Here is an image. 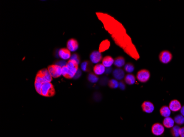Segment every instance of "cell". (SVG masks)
Returning a JSON list of instances; mask_svg holds the SVG:
<instances>
[{
	"instance_id": "d6a6232c",
	"label": "cell",
	"mask_w": 184,
	"mask_h": 137,
	"mask_svg": "<svg viewBox=\"0 0 184 137\" xmlns=\"http://www.w3.org/2000/svg\"><path fill=\"white\" fill-rule=\"evenodd\" d=\"M125 84L124 82H122V81H120L119 82V88H120L121 90H122V91H124L125 89Z\"/></svg>"
},
{
	"instance_id": "ac0fdd59",
	"label": "cell",
	"mask_w": 184,
	"mask_h": 137,
	"mask_svg": "<svg viewBox=\"0 0 184 137\" xmlns=\"http://www.w3.org/2000/svg\"><path fill=\"white\" fill-rule=\"evenodd\" d=\"M62 75L66 78L71 79V78H74L75 74H74L71 71H70L69 69L67 68V66H65L63 68H62Z\"/></svg>"
},
{
	"instance_id": "4316f807",
	"label": "cell",
	"mask_w": 184,
	"mask_h": 137,
	"mask_svg": "<svg viewBox=\"0 0 184 137\" xmlns=\"http://www.w3.org/2000/svg\"><path fill=\"white\" fill-rule=\"evenodd\" d=\"M109 80L108 78L106 76H102L99 81V84L103 86H106V85H108L109 83Z\"/></svg>"
},
{
	"instance_id": "30bf717a",
	"label": "cell",
	"mask_w": 184,
	"mask_h": 137,
	"mask_svg": "<svg viewBox=\"0 0 184 137\" xmlns=\"http://www.w3.org/2000/svg\"><path fill=\"white\" fill-rule=\"evenodd\" d=\"M182 106L179 101L177 99H173L170 101L169 108L171 111L173 112H178L181 109Z\"/></svg>"
},
{
	"instance_id": "603a6c76",
	"label": "cell",
	"mask_w": 184,
	"mask_h": 137,
	"mask_svg": "<svg viewBox=\"0 0 184 137\" xmlns=\"http://www.w3.org/2000/svg\"><path fill=\"white\" fill-rule=\"evenodd\" d=\"M87 78L89 82L93 83H97L99 80V78H98V76L96 75L95 73H91L88 74Z\"/></svg>"
},
{
	"instance_id": "f1b7e54d",
	"label": "cell",
	"mask_w": 184,
	"mask_h": 137,
	"mask_svg": "<svg viewBox=\"0 0 184 137\" xmlns=\"http://www.w3.org/2000/svg\"><path fill=\"white\" fill-rule=\"evenodd\" d=\"M69 59L73 60L76 61L78 64H79V63H80V57H79V55L78 54H76V53H74L72 55Z\"/></svg>"
},
{
	"instance_id": "5b68a950",
	"label": "cell",
	"mask_w": 184,
	"mask_h": 137,
	"mask_svg": "<svg viewBox=\"0 0 184 137\" xmlns=\"http://www.w3.org/2000/svg\"><path fill=\"white\" fill-rule=\"evenodd\" d=\"M165 131L163 124L161 123H155L152 125L151 131L152 134L156 136H161Z\"/></svg>"
},
{
	"instance_id": "e575fe53",
	"label": "cell",
	"mask_w": 184,
	"mask_h": 137,
	"mask_svg": "<svg viewBox=\"0 0 184 137\" xmlns=\"http://www.w3.org/2000/svg\"><path fill=\"white\" fill-rule=\"evenodd\" d=\"M180 137H184V127H183L180 128Z\"/></svg>"
},
{
	"instance_id": "d4e9b609",
	"label": "cell",
	"mask_w": 184,
	"mask_h": 137,
	"mask_svg": "<svg viewBox=\"0 0 184 137\" xmlns=\"http://www.w3.org/2000/svg\"><path fill=\"white\" fill-rule=\"evenodd\" d=\"M108 86L112 89H116L119 87V82L115 78L114 79H111L110 80H109Z\"/></svg>"
},
{
	"instance_id": "4fadbf2b",
	"label": "cell",
	"mask_w": 184,
	"mask_h": 137,
	"mask_svg": "<svg viewBox=\"0 0 184 137\" xmlns=\"http://www.w3.org/2000/svg\"><path fill=\"white\" fill-rule=\"evenodd\" d=\"M113 76L117 81H121L125 78V71L121 68H115L113 71Z\"/></svg>"
},
{
	"instance_id": "ffe728a7",
	"label": "cell",
	"mask_w": 184,
	"mask_h": 137,
	"mask_svg": "<svg viewBox=\"0 0 184 137\" xmlns=\"http://www.w3.org/2000/svg\"><path fill=\"white\" fill-rule=\"evenodd\" d=\"M124 81L128 85H133L136 82V78L133 74L129 73L125 76Z\"/></svg>"
},
{
	"instance_id": "d6986e66",
	"label": "cell",
	"mask_w": 184,
	"mask_h": 137,
	"mask_svg": "<svg viewBox=\"0 0 184 137\" xmlns=\"http://www.w3.org/2000/svg\"><path fill=\"white\" fill-rule=\"evenodd\" d=\"M160 114L161 115V116L164 117H170L171 115V110H170L169 106L166 105H164L161 106V108L159 110Z\"/></svg>"
},
{
	"instance_id": "484cf974",
	"label": "cell",
	"mask_w": 184,
	"mask_h": 137,
	"mask_svg": "<svg viewBox=\"0 0 184 137\" xmlns=\"http://www.w3.org/2000/svg\"><path fill=\"white\" fill-rule=\"evenodd\" d=\"M124 69L126 72L128 73H132V72H134V64L131 63H127L125 65Z\"/></svg>"
},
{
	"instance_id": "7402d4cb",
	"label": "cell",
	"mask_w": 184,
	"mask_h": 137,
	"mask_svg": "<svg viewBox=\"0 0 184 137\" xmlns=\"http://www.w3.org/2000/svg\"><path fill=\"white\" fill-rule=\"evenodd\" d=\"M180 128L181 127H180L179 126L174 125V126L170 129V133L171 136L173 137H179Z\"/></svg>"
},
{
	"instance_id": "8992f818",
	"label": "cell",
	"mask_w": 184,
	"mask_h": 137,
	"mask_svg": "<svg viewBox=\"0 0 184 137\" xmlns=\"http://www.w3.org/2000/svg\"><path fill=\"white\" fill-rule=\"evenodd\" d=\"M89 58L92 64H98L102 60V55L100 51L94 50L91 53Z\"/></svg>"
},
{
	"instance_id": "7c38bea8",
	"label": "cell",
	"mask_w": 184,
	"mask_h": 137,
	"mask_svg": "<svg viewBox=\"0 0 184 137\" xmlns=\"http://www.w3.org/2000/svg\"><path fill=\"white\" fill-rule=\"evenodd\" d=\"M67 68L74 74H76L78 70V64L74 60L69 59L66 65Z\"/></svg>"
},
{
	"instance_id": "8fae6325",
	"label": "cell",
	"mask_w": 184,
	"mask_h": 137,
	"mask_svg": "<svg viewBox=\"0 0 184 137\" xmlns=\"http://www.w3.org/2000/svg\"><path fill=\"white\" fill-rule=\"evenodd\" d=\"M59 58L64 60L69 59L71 57V52L67 48H61L59 50Z\"/></svg>"
},
{
	"instance_id": "cb8c5ba5",
	"label": "cell",
	"mask_w": 184,
	"mask_h": 137,
	"mask_svg": "<svg viewBox=\"0 0 184 137\" xmlns=\"http://www.w3.org/2000/svg\"><path fill=\"white\" fill-rule=\"evenodd\" d=\"M174 120L175 123L178 126H181L184 124V116L182 115H178L175 116Z\"/></svg>"
},
{
	"instance_id": "9c48e42d",
	"label": "cell",
	"mask_w": 184,
	"mask_h": 137,
	"mask_svg": "<svg viewBox=\"0 0 184 137\" xmlns=\"http://www.w3.org/2000/svg\"><path fill=\"white\" fill-rule=\"evenodd\" d=\"M38 73L39 74L42 78H43L45 82H51L52 80V77L50 73L47 68H42V70H39L38 72Z\"/></svg>"
},
{
	"instance_id": "7a4b0ae2",
	"label": "cell",
	"mask_w": 184,
	"mask_h": 137,
	"mask_svg": "<svg viewBox=\"0 0 184 137\" xmlns=\"http://www.w3.org/2000/svg\"><path fill=\"white\" fill-rule=\"evenodd\" d=\"M151 78V73L147 69H142L138 71L136 75V78L141 83L148 82Z\"/></svg>"
},
{
	"instance_id": "e0dca14e",
	"label": "cell",
	"mask_w": 184,
	"mask_h": 137,
	"mask_svg": "<svg viewBox=\"0 0 184 137\" xmlns=\"http://www.w3.org/2000/svg\"><path fill=\"white\" fill-rule=\"evenodd\" d=\"M92 63L89 61H84L81 65V68L84 72H90L92 70Z\"/></svg>"
},
{
	"instance_id": "83f0119b",
	"label": "cell",
	"mask_w": 184,
	"mask_h": 137,
	"mask_svg": "<svg viewBox=\"0 0 184 137\" xmlns=\"http://www.w3.org/2000/svg\"><path fill=\"white\" fill-rule=\"evenodd\" d=\"M42 83L35 81V83H34V86H35V90H36L37 93H38L39 94H40V95L42 94Z\"/></svg>"
},
{
	"instance_id": "5bb4252c",
	"label": "cell",
	"mask_w": 184,
	"mask_h": 137,
	"mask_svg": "<svg viewBox=\"0 0 184 137\" xmlns=\"http://www.w3.org/2000/svg\"><path fill=\"white\" fill-rule=\"evenodd\" d=\"M106 68L102 64H96L93 67V71L97 76H100L105 73Z\"/></svg>"
},
{
	"instance_id": "52a82bcc",
	"label": "cell",
	"mask_w": 184,
	"mask_h": 137,
	"mask_svg": "<svg viewBox=\"0 0 184 137\" xmlns=\"http://www.w3.org/2000/svg\"><path fill=\"white\" fill-rule=\"evenodd\" d=\"M141 108L143 111L147 114L152 113L154 110V105L149 101H144L143 102Z\"/></svg>"
},
{
	"instance_id": "44dd1931",
	"label": "cell",
	"mask_w": 184,
	"mask_h": 137,
	"mask_svg": "<svg viewBox=\"0 0 184 137\" xmlns=\"http://www.w3.org/2000/svg\"><path fill=\"white\" fill-rule=\"evenodd\" d=\"M114 64L115 66H116L118 68H122L125 64V60L124 58L121 56L116 58L114 59Z\"/></svg>"
},
{
	"instance_id": "d590c367",
	"label": "cell",
	"mask_w": 184,
	"mask_h": 137,
	"mask_svg": "<svg viewBox=\"0 0 184 137\" xmlns=\"http://www.w3.org/2000/svg\"><path fill=\"white\" fill-rule=\"evenodd\" d=\"M180 111L181 115H182L183 116H184V105L181 107V109H180Z\"/></svg>"
},
{
	"instance_id": "ba28073f",
	"label": "cell",
	"mask_w": 184,
	"mask_h": 137,
	"mask_svg": "<svg viewBox=\"0 0 184 137\" xmlns=\"http://www.w3.org/2000/svg\"><path fill=\"white\" fill-rule=\"evenodd\" d=\"M79 48L78 41L74 38H71L67 43V48L72 52H76Z\"/></svg>"
},
{
	"instance_id": "1f68e13d",
	"label": "cell",
	"mask_w": 184,
	"mask_h": 137,
	"mask_svg": "<svg viewBox=\"0 0 184 137\" xmlns=\"http://www.w3.org/2000/svg\"><path fill=\"white\" fill-rule=\"evenodd\" d=\"M99 93H98V92L94 93V96H93V98H94V101H100L101 100V96H98L99 95Z\"/></svg>"
},
{
	"instance_id": "9a60e30c",
	"label": "cell",
	"mask_w": 184,
	"mask_h": 137,
	"mask_svg": "<svg viewBox=\"0 0 184 137\" xmlns=\"http://www.w3.org/2000/svg\"><path fill=\"white\" fill-rule=\"evenodd\" d=\"M114 59L111 56H106L102 60V63L105 68H110L114 64Z\"/></svg>"
},
{
	"instance_id": "3957f363",
	"label": "cell",
	"mask_w": 184,
	"mask_h": 137,
	"mask_svg": "<svg viewBox=\"0 0 184 137\" xmlns=\"http://www.w3.org/2000/svg\"><path fill=\"white\" fill-rule=\"evenodd\" d=\"M159 59L161 63L164 64H168L173 59V55L169 50H163L159 55Z\"/></svg>"
},
{
	"instance_id": "4dcf8cb0",
	"label": "cell",
	"mask_w": 184,
	"mask_h": 137,
	"mask_svg": "<svg viewBox=\"0 0 184 137\" xmlns=\"http://www.w3.org/2000/svg\"><path fill=\"white\" fill-rule=\"evenodd\" d=\"M81 75H82V71H81V70L79 68H78V71H77V73L75 74L74 78L75 79V80L78 79L81 76Z\"/></svg>"
},
{
	"instance_id": "f546056e",
	"label": "cell",
	"mask_w": 184,
	"mask_h": 137,
	"mask_svg": "<svg viewBox=\"0 0 184 137\" xmlns=\"http://www.w3.org/2000/svg\"><path fill=\"white\" fill-rule=\"evenodd\" d=\"M67 63V62H66L65 60H58V61H57V62H56L55 65H57L61 67V68H63L64 66H66Z\"/></svg>"
},
{
	"instance_id": "836d02e7",
	"label": "cell",
	"mask_w": 184,
	"mask_h": 137,
	"mask_svg": "<svg viewBox=\"0 0 184 137\" xmlns=\"http://www.w3.org/2000/svg\"><path fill=\"white\" fill-rule=\"evenodd\" d=\"M113 72V69L111 68H106L105 69V73L106 75H108V74H110V73Z\"/></svg>"
},
{
	"instance_id": "277c9868",
	"label": "cell",
	"mask_w": 184,
	"mask_h": 137,
	"mask_svg": "<svg viewBox=\"0 0 184 137\" xmlns=\"http://www.w3.org/2000/svg\"><path fill=\"white\" fill-rule=\"evenodd\" d=\"M47 69L52 78H59L62 75V68L57 65L53 64L49 65L47 67Z\"/></svg>"
},
{
	"instance_id": "6da1fadb",
	"label": "cell",
	"mask_w": 184,
	"mask_h": 137,
	"mask_svg": "<svg viewBox=\"0 0 184 137\" xmlns=\"http://www.w3.org/2000/svg\"><path fill=\"white\" fill-rule=\"evenodd\" d=\"M55 89L51 82H46L42 83V95L45 97H51L55 96Z\"/></svg>"
},
{
	"instance_id": "2e32d148",
	"label": "cell",
	"mask_w": 184,
	"mask_h": 137,
	"mask_svg": "<svg viewBox=\"0 0 184 137\" xmlns=\"http://www.w3.org/2000/svg\"><path fill=\"white\" fill-rule=\"evenodd\" d=\"M163 124L166 128H171L174 126L175 124L174 120L170 117H165L163 120Z\"/></svg>"
}]
</instances>
